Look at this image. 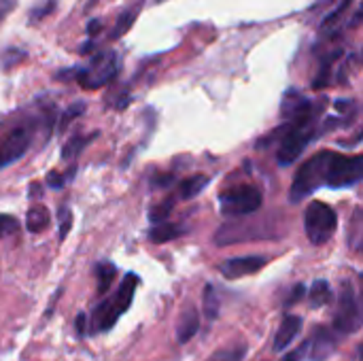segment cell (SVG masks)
I'll use <instances>...</instances> for the list:
<instances>
[{
  "instance_id": "6da1fadb",
  "label": "cell",
  "mask_w": 363,
  "mask_h": 361,
  "mask_svg": "<svg viewBox=\"0 0 363 361\" xmlns=\"http://www.w3.org/2000/svg\"><path fill=\"white\" fill-rule=\"evenodd\" d=\"M363 183V155H340L334 151H319L308 157L296 172L289 200L302 202L319 187L345 189Z\"/></svg>"
},
{
  "instance_id": "7a4b0ae2",
  "label": "cell",
  "mask_w": 363,
  "mask_h": 361,
  "mask_svg": "<svg viewBox=\"0 0 363 361\" xmlns=\"http://www.w3.org/2000/svg\"><path fill=\"white\" fill-rule=\"evenodd\" d=\"M315 111L304 115V117H298V119H291L287 126L279 128L277 134L281 136V145H279V151H277V160L281 166H289L298 160V155H302V151L315 140L317 132H315Z\"/></svg>"
},
{
  "instance_id": "3957f363",
  "label": "cell",
  "mask_w": 363,
  "mask_h": 361,
  "mask_svg": "<svg viewBox=\"0 0 363 361\" xmlns=\"http://www.w3.org/2000/svg\"><path fill=\"white\" fill-rule=\"evenodd\" d=\"M136 287H138V277L134 272H128L123 277L117 294L96 306V311L91 315V332H96V334L108 332L117 323V319L132 306Z\"/></svg>"
},
{
  "instance_id": "277c9868",
  "label": "cell",
  "mask_w": 363,
  "mask_h": 361,
  "mask_svg": "<svg viewBox=\"0 0 363 361\" xmlns=\"http://www.w3.org/2000/svg\"><path fill=\"white\" fill-rule=\"evenodd\" d=\"M336 228H338V215L330 204L313 202V204L306 206L304 230H306V236H308L311 245H315V247L325 245L336 234Z\"/></svg>"
},
{
  "instance_id": "5b68a950",
  "label": "cell",
  "mask_w": 363,
  "mask_h": 361,
  "mask_svg": "<svg viewBox=\"0 0 363 361\" xmlns=\"http://www.w3.org/2000/svg\"><path fill=\"white\" fill-rule=\"evenodd\" d=\"M363 328V298H359L351 283H345L338 296V306L334 313V330L340 336L355 334Z\"/></svg>"
},
{
  "instance_id": "8992f818",
  "label": "cell",
  "mask_w": 363,
  "mask_h": 361,
  "mask_svg": "<svg viewBox=\"0 0 363 361\" xmlns=\"http://www.w3.org/2000/svg\"><path fill=\"white\" fill-rule=\"evenodd\" d=\"M119 72V55L117 51H100L94 55V60L83 68L77 70L74 77L85 89H98L113 81Z\"/></svg>"
},
{
  "instance_id": "52a82bcc",
  "label": "cell",
  "mask_w": 363,
  "mask_h": 361,
  "mask_svg": "<svg viewBox=\"0 0 363 361\" xmlns=\"http://www.w3.org/2000/svg\"><path fill=\"white\" fill-rule=\"evenodd\" d=\"M262 202H264V196L253 185H245V187L230 189V191L221 194V198H219L221 213L228 215V217L251 215V213H255L262 206Z\"/></svg>"
},
{
  "instance_id": "ba28073f",
  "label": "cell",
  "mask_w": 363,
  "mask_h": 361,
  "mask_svg": "<svg viewBox=\"0 0 363 361\" xmlns=\"http://www.w3.org/2000/svg\"><path fill=\"white\" fill-rule=\"evenodd\" d=\"M32 145V132L26 126H15L11 128L2 138H0V170L15 164L26 155V151Z\"/></svg>"
},
{
  "instance_id": "9c48e42d",
  "label": "cell",
  "mask_w": 363,
  "mask_h": 361,
  "mask_svg": "<svg viewBox=\"0 0 363 361\" xmlns=\"http://www.w3.org/2000/svg\"><path fill=\"white\" fill-rule=\"evenodd\" d=\"M266 264H268V257L264 255H245V257H232L223 262L219 270L225 279H242V277L259 272Z\"/></svg>"
},
{
  "instance_id": "30bf717a",
  "label": "cell",
  "mask_w": 363,
  "mask_h": 361,
  "mask_svg": "<svg viewBox=\"0 0 363 361\" xmlns=\"http://www.w3.org/2000/svg\"><path fill=\"white\" fill-rule=\"evenodd\" d=\"M302 328H304V319L302 317H298V315H285L283 321H281V326H279V330H277L272 349L277 353H283L298 338V334L302 332Z\"/></svg>"
},
{
  "instance_id": "8fae6325",
  "label": "cell",
  "mask_w": 363,
  "mask_h": 361,
  "mask_svg": "<svg viewBox=\"0 0 363 361\" xmlns=\"http://www.w3.org/2000/svg\"><path fill=\"white\" fill-rule=\"evenodd\" d=\"M338 345V332L330 330V328H317L313 340L308 343V347H313L311 351V360L313 361H323L332 355V351Z\"/></svg>"
},
{
  "instance_id": "7c38bea8",
  "label": "cell",
  "mask_w": 363,
  "mask_h": 361,
  "mask_svg": "<svg viewBox=\"0 0 363 361\" xmlns=\"http://www.w3.org/2000/svg\"><path fill=\"white\" fill-rule=\"evenodd\" d=\"M198 330H200V315H198V311L194 306H187L181 313L179 323H177V340L181 345H185L198 334Z\"/></svg>"
},
{
  "instance_id": "4fadbf2b",
  "label": "cell",
  "mask_w": 363,
  "mask_h": 361,
  "mask_svg": "<svg viewBox=\"0 0 363 361\" xmlns=\"http://www.w3.org/2000/svg\"><path fill=\"white\" fill-rule=\"evenodd\" d=\"M185 230L181 226H174V223H155L151 230H149V240L155 243V245H162V243H170L174 238H179Z\"/></svg>"
},
{
  "instance_id": "5bb4252c",
  "label": "cell",
  "mask_w": 363,
  "mask_h": 361,
  "mask_svg": "<svg viewBox=\"0 0 363 361\" xmlns=\"http://www.w3.org/2000/svg\"><path fill=\"white\" fill-rule=\"evenodd\" d=\"M49 221H51V215L45 206H32L26 217V228L32 234H40L43 230H47Z\"/></svg>"
},
{
  "instance_id": "9a60e30c",
  "label": "cell",
  "mask_w": 363,
  "mask_h": 361,
  "mask_svg": "<svg viewBox=\"0 0 363 361\" xmlns=\"http://www.w3.org/2000/svg\"><path fill=\"white\" fill-rule=\"evenodd\" d=\"M211 183V177H206V174H194V177H189V179H185L183 183H181V198L183 200H191V198H196V196H200L202 194V189L206 187Z\"/></svg>"
},
{
  "instance_id": "2e32d148",
  "label": "cell",
  "mask_w": 363,
  "mask_h": 361,
  "mask_svg": "<svg viewBox=\"0 0 363 361\" xmlns=\"http://www.w3.org/2000/svg\"><path fill=\"white\" fill-rule=\"evenodd\" d=\"M308 298H311V306L313 309H321V306H325V304H330V300H332V287H330V283L328 281H315L313 283V287H311V291H308Z\"/></svg>"
},
{
  "instance_id": "e0dca14e",
  "label": "cell",
  "mask_w": 363,
  "mask_h": 361,
  "mask_svg": "<svg viewBox=\"0 0 363 361\" xmlns=\"http://www.w3.org/2000/svg\"><path fill=\"white\" fill-rule=\"evenodd\" d=\"M349 245L363 255V206L355 211L351 219V232H349Z\"/></svg>"
},
{
  "instance_id": "ac0fdd59",
  "label": "cell",
  "mask_w": 363,
  "mask_h": 361,
  "mask_svg": "<svg viewBox=\"0 0 363 361\" xmlns=\"http://www.w3.org/2000/svg\"><path fill=\"white\" fill-rule=\"evenodd\" d=\"M96 274H98V294H106L117 274V268L113 264H98Z\"/></svg>"
},
{
  "instance_id": "d6986e66",
  "label": "cell",
  "mask_w": 363,
  "mask_h": 361,
  "mask_svg": "<svg viewBox=\"0 0 363 361\" xmlns=\"http://www.w3.org/2000/svg\"><path fill=\"white\" fill-rule=\"evenodd\" d=\"M96 136H98L96 132H94V134H89V136H74L70 143H66V145H64V149H62V157H64V160L74 157V155H77L85 145H89Z\"/></svg>"
},
{
  "instance_id": "ffe728a7",
  "label": "cell",
  "mask_w": 363,
  "mask_h": 361,
  "mask_svg": "<svg viewBox=\"0 0 363 361\" xmlns=\"http://www.w3.org/2000/svg\"><path fill=\"white\" fill-rule=\"evenodd\" d=\"M136 15H138V11H125V13H121L119 15V19H117V23H115V28L111 30V38H119V36H123L130 28H132V23H134V19H136Z\"/></svg>"
},
{
  "instance_id": "44dd1931",
  "label": "cell",
  "mask_w": 363,
  "mask_h": 361,
  "mask_svg": "<svg viewBox=\"0 0 363 361\" xmlns=\"http://www.w3.org/2000/svg\"><path fill=\"white\" fill-rule=\"evenodd\" d=\"M204 315L208 319H217V315H219V298H217V291L213 285L204 287Z\"/></svg>"
},
{
  "instance_id": "7402d4cb",
  "label": "cell",
  "mask_w": 363,
  "mask_h": 361,
  "mask_svg": "<svg viewBox=\"0 0 363 361\" xmlns=\"http://www.w3.org/2000/svg\"><path fill=\"white\" fill-rule=\"evenodd\" d=\"M172 204H174V198L170 196V198H166L164 202H160L157 206H153V209L149 211L151 223H162V221H166L168 215L172 213Z\"/></svg>"
},
{
  "instance_id": "603a6c76",
  "label": "cell",
  "mask_w": 363,
  "mask_h": 361,
  "mask_svg": "<svg viewBox=\"0 0 363 361\" xmlns=\"http://www.w3.org/2000/svg\"><path fill=\"white\" fill-rule=\"evenodd\" d=\"M245 360V347H234V349H219L213 353L208 361H242Z\"/></svg>"
},
{
  "instance_id": "cb8c5ba5",
  "label": "cell",
  "mask_w": 363,
  "mask_h": 361,
  "mask_svg": "<svg viewBox=\"0 0 363 361\" xmlns=\"http://www.w3.org/2000/svg\"><path fill=\"white\" fill-rule=\"evenodd\" d=\"M19 230V221L13 215H0V238H6Z\"/></svg>"
},
{
  "instance_id": "d4e9b609",
  "label": "cell",
  "mask_w": 363,
  "mask_h": 361,
  "mask_svg": "<svg viewBox=\"0 0 363 361\" xmlns=\"http://www.w3.org/2000/svg\"><path fill=\"white\" fill-rule=\"evenodd\" d=\"M330 74H332V60L328 57V60L323 62V66H321L319 74H317V77H315V81H313V87H315V89L325 87V85L330 83Z\"/></svg>"
},
{
  "instance_id": "484cf974",
  "label": "cell",
  "mask_w": 363,
  "mask_h": 361,
  "mask_svg": "<svg viewBox=\"0 0 363 361\" xmlns=\"http://www.w3.org/2000/svg\"><path fill=\"white\" fill-rule=\"evenodd\" d=\"M83 111H85V104H83V102H74V104H72V106H70V109H68V111H66V113L62 115V121H60V130H64V128H66V126H68V123H70V121H72V119L77 117V115H81Z\"/></svg>"
},
{
  "instance_id": "4316f807",
  "label": "cell",
  "mask_w": 363,
  "mask_h": 361,
  "mask_svg": "<svg viewBox=\"0 0 363 361\" xmlns=\"http://www.w3.org/2000/svg\"><path fill=\"white\" fill-rule=\"evenodd\" d=\"M70 221H72L70 209L62 206V209H60V240H64L66 234L70 232Z\"/></svg>"
},
{
  "instance_id": "83f0119b",
  "label": "cell",
  "mask_w": 363,
  "mask_h": 361,
  "mask_svg": "<svg viewBox=\"0 0 363 361\" xmlns=\"http://www.w3.org/2000/svg\"><path fill=\"white\" fill-rule=\"evenodd\" d=\"M64 183H66V177L60 174L57 170H51V172L47 174V185H49L51 189H62Z\"/></svg>"
},
{
  "instance_id": "f1b7e54d",
  "label": "cell",
  "mask_w": 363,
  "mask_h": 361,
  "mask_svg": "<svg viewBox=\"0 0 363 361\" xmlns=\"http://www.w3.org/2000/svg\"><path fill=\"white\" fill-rule=\"evenodd\" d=\"M302 296H304V285L294 287V289H291V294H289V298H287V306H289V304H294V302H298Z\"/></svg>"
},
{
  "instance_id": "f546056e",
  "label": "cell",
  "mask_w": 363,
  "mask_h": 361,
  "mask_svg": "<svg viewBox=\"0 0 363 361\" xmlns=\"http://www.w3.org/2000/svg\"><path fill=\"white\" fill-rule=\"evenodd\" d=\"M13 0H0V19H4L11 11H13Z\"/></svg>"
},
{
  "instance_id": "4dcf8cb0",
  "label": "cell",
  "mask_w": 363,
  "mask_h": 361,
  "mask_svg": "<svg viewBox=\"0 0 363 361\" xmlns=\"http://www.w3.org/2000/svg\"><path fill=\"white\" fill-rule=\"evenodd\" d=\"M77 330H79V336H85V332H87V317L83 313L77 317Z\"/></svg>"
},
{
  "instance_id": "1f68e13d",
  "label": "cell",
  "mask_w": 363,
  "mask_h": 361,
  "mask_svg": "<svg viewBox=\"0 0 363 361\" xmlns=\"http://www.w3.org/2000/svg\"><path fill=\"white\" fill-rule=\"evenodd\" d=\"M172 181H174V177H172V174H166V177H157V179H153V185H157V187H168Z\"/></svg>"
},
{
  "instance_id": "d6a6232c",
  "label": "cell",
  "mask_w": 363,
  "mask_h": 361,
  "mask_svg": "<svg viewBox=\"0 0 363 361\" xmlns=\"http://www.w3.org/2000/svg\"><path fill=\"white\" fill-rule=\"evenodd\" d=\"M100 28H102L100 19H91V21H89V26H87V34H89V36H96V32H98Z\"/></svg>"
},
{
  "instance_id": "836d02e7",
  "label": "cell",
  "mask_w": 363,
  "mask_h": 361,
  "mask_svg": "<svg viewBox=\"0 0 363 361\" xmlns=\"http://www.w3.org/2000/svg\"><path fill=\"white\" fill-rule=\"evenodd\" d=\"M362 17H363V6H362V9H359V13L355 15V19H362Z\"/></svg>"
},
{
  "instance_id": "e575fe53",
  "label": "cell",
  "mask_w": 363,
  "mask_h": 361,
  "mask_svg": "<svg viewBox=\"0 0 363 361\" xmlns=\"http://www.w3.org/2000/svg\"><path fill=\"white\" fill-rule=\"evenodd\" d=\"M357 361H363V345L359 347V360H357Z\"/></svg>"
},
{
  "instance_id": "d590c367",
  "label": "cell",
  "mask_w": 363,
  "mask_h": 361,
  "mask_svg": "<svg viewBox=\"0 0 363 361\" xmlns=\"http://www.w3.org/2000/svg\"><path fill=\"white\" fill-rule=\"evenodd\" d=\"M362 279H363V272H362Z\"/></svg>"
}]
</instances>
